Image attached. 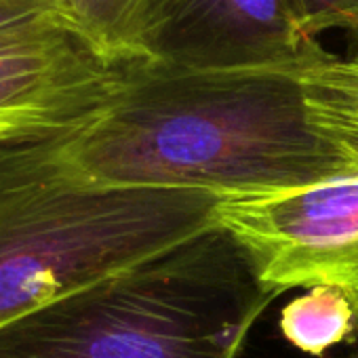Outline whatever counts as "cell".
<instances>
[{"instance_id":"4fadbf2b","label":"cell","mask_w":358,"mask_h":358,"mask_svg":"<svg viewBox=\"0 0 358 358\" xmlns=\"http://www.w3.org/2000/svg\"><path fill=\"white\" fill-rule=\"evenodd\" d=\"M350 57H352V59H356V62H358V53H354V55H350Z\"/></svg>"},{"instance_id":"52a82bcc","label":"cell","mask_w":358,"mask_h":358,"mask_svg":"<svg viewBox=\"0 0 358 358\" xmlns=\"http://www.w3.org/2000/svg\"><path fill=\"white\" fill-rule=\"evenodd\" d=\"M310 118L358 166V62L327 55L303 70Z\"/></svg>"},{"instance_id":"8fae6325","label":"cell","mask_w":358,"mask_h":358,"mask_svg":"<svg viewBox=\"0 0 358 358\" xmlns=\"http://www.w3.org/2000/svg\"><path fill=\"white\" fill-rule=\"evenodd\" d=\"M59 13L57 0H0V34Z\"/></svg>"},{"instance_id":"7c38bea8","label":"cell","mask_w":358,"mask_h":358,"mask_svg":"<svg viewBox=\"0 0 358 358\" xmlns=\"http://www.w3.org/2000/svg\"><path fill=\"white\" fill-rule=\"evenodd\" d=\"M345 358H358V350H356V352H352V354H350V356H345Z\"/></svg>"},{"instance_id":"30bf717a","label":"cell","mask_w":358,"mask_h":358,"mask_svg":"<svg viewBox=\"0 0 358 358\" xmlns=\"http://www.w3.org/2000/svg\"><path fill=\"white\" fill-rule=\"evenodd\" d=\"M303 34L318 43L327 32H343L358 43V0H293Z\"/></svg>"},{"instance_id":"5b68a950","label":"cell","mask_w":358,"mask_h":358,"mask_svg":"<svg viewBox=\"0 0 358 358\" xmlns=\"http://www.w3.org/2000/svg\"><path fill=\"white\" fill-rule=\"evenodd\" d=\"M131 66L106 59L62 15L0 34V143L66 137L97 118Z\"/></svg>"},{"instance_id":"ba28073f","label":"cell","mask_w":358,"mask_h":358,"mask_svg":"<svg viewBox=\"0 0 358 358\" xmlns=\"http://www.w3.org/2000/svg\"><path fill=\"white\" fill-rule=\"evenodd\" d=\"M62 17L106 59L145 62L143 34L154 0H57Z\"/></svg>"},{"instance_id":"5bb4252c","label":"cell","mask_w":358,"mask_h":358,"mask_svg":"<svg viewBox=\"0 0 358 358\" xmlns=\"http://www.w3.org/2000/svg\"><path fill=\"white\" fill-rule=\"evenodd\" d=\"M356 310H358V297H356Z\"/></svg>"},{"instance_id":"8992f818","label":"cell","mask_w":358,"mask_h":358,"mask_svg":"<svg viewBox=\"0 0 358 358\" xmlns=\"http://www.w3.org/2000/svg\"><path fill=\"white\" fill-rule=\"evenodd\" d=\"M143 55L184 70H264L329 53L303 34L293 0H154Z\"/></svg>"},{"instance_id":"3957f363","label":"cell","mask_w":358,"mask_h":358,"mask_svg":"<svg viewBox=\"0 0 358 358\" xmlns=\"http://www.w3.org/2000/svg\"><path fill=\"white\" fill-rule=\"evenodd\" d=\"M57 139L0 143V327L215 228L220 196L83 184Z\"/></svg>"},{"instance_id":"9c48e42d","label":"cell","mask_w":358,"mask_h":358,"mask_svg":"<svg viewBox=\"0 0 358 358\" xmlns=\"http://www.w3.org/2000/svg\"><path fill=\"white\" fill-rule=\"evenodd\" d=\"M280 333L297 350L322 356L358 333L356 299L335 287H314L280 312Z\"/></svg>"},{"instance_id":"6da1fadb","label":"cell","mask_w":358,"mask_h":358,"mask_svg":"<svg viewBox=\"0 0 358 358\" xmlns=\"http://www.w3.org/2000/svg\"><path fill=\"white\" fill-rule=\"evenodd\" d=\"M303 70L133 64L114 101L57 139L59 158L95 188L220 199L274 194L358 173L312 122Z\"/></svg>"},{"instance_id":"7a4b0ae2","label":"cell","mask_w":358,"mask_h":358,"mask_svg":"<svg viewBox=\"0 0 358 358\" xmlns=\"http://www.w3.org/2000/svg\"><path fill=\"white\" fill-rule=\"evenodd\" d=\"M280 291L211 228L0 327V358H238Z\"/></svg>"},{"instance_id":"277c9868","label":"cell","mask_w":358,"mask_h":358,"mask_svg":"<svg viewBox=\"0 0 358 358\" xmlns=\"http://www.w3.org/2000/svg\"><path fill=\"white\" fill-rule=\"evenodd\" d=\"M264 285L335 287L358 297V173L306 188L226 196L213 211Z\"/></svg>"}]
</instances>
